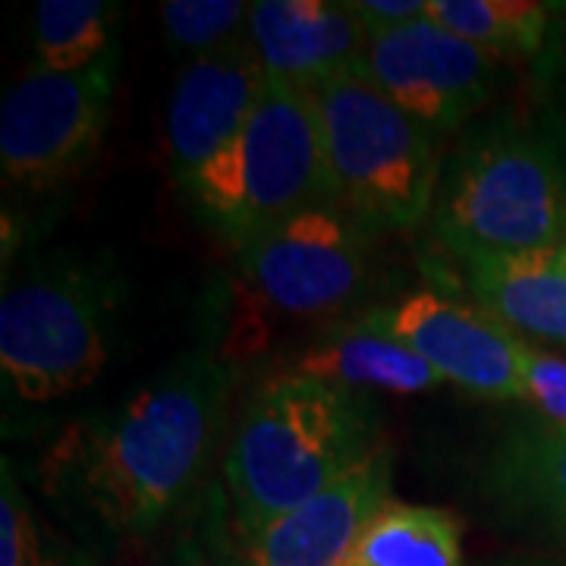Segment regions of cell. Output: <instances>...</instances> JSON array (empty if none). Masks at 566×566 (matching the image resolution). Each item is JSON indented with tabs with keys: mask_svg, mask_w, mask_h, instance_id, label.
Segmentation results:
<instances>
[{
	"mask_svg": "<svg viewBox=\"0 0 566 566\" xmlns=\"http://www.w3.org/2000/svg\"><path fill=\"white\" fill-rule=\"evenodd\" d=\"M120 10L104 0H41L35 7V57L54 73H80L117 57Z\"/></svg>",
	"mask_w": 566,
	"mask_h": 566,
	"instance_id": "obj_19",
	"label": "cell"
},
{
	"mask_svg": "<svg viewBox=\"0 0 566 566\" xmlns=\"http://www.w3.org/2000/svg\"><path fill=\"white\" fill-rule=\"evenodd\" d=\"M365 318L419 353L444 381L485 400H523L528 344L482 305L434 290L368 308Z\"/></svg>",
	"mask_w": 566,
	"mask_h": 566,
	"instance_id": "obj_10",
	"label": "cell"
},
{
	"mask_svg": "<svg viewBox=\"0 0 566 566\" xmlns=\"http://www.w3.org/2000/svg\"><path fill=\"white\" fill-rule=\"evenodd\" d=\"M378 447L371 397L286 371L243 406L223 457V479L243 538L337 482Z\"/></svg>",
	"mask_w": 566,
	"mask_h": 566,
	"instance_id": "obj_2",
	"label": "cell"
},
{
	"mask_svg": "<svg viewBox=\"0 0 566 566\" xmlns=\"http://www.w3.org/2000/svg\"><path fill=\"white\" fill-rule=\"evenodd\" d=\"M506 566H532V564H506Z\"/></svg>",
	"mask_w": 566,
	"mask_h": 566,
	"instance_id": "obj_26",
	"label": "cell"
},
{
	"mask_svg": "<svg viewBox=\"0 0 566 566\" xmlns=\"http://www.w3.org/2000/svg\"><path fill=\"white\" fill-rule=\"evenodd\" d=\"M488 491L513 520L566 545V424H516L491 453Z\"/></svg>",
	"mask_w": 566,
	"mask_h": 566,
	"instance_id": "obj_15",
	"label": "cell"
},
{
	"mask_svg": "<svg viewBox=\"0 0 566 566\" xmlns=\"http://www.w3.org/2000/svg\"><path fill=\"white\" fill-rule=\"evenodd\" d=\"M296 371L365 397L371 394L412 397V394H428L431 387L444 381L419 353H412L397 337L375 327L365 315L327 327L300 356Z\"/></svg>",
	"mask_w": 566,
	"mask_h": 566,
	"instance_id": "obj_16",
	"label": "cell"
},
{
	"mask_svg": "<svg viewBox=\"0 0 566 566\" xmlns=\"http://www.w3.org/2000/svg\"><path fill=\"white\" fill-rule=\"evenodd\" d=\"M349 7L368 35L390 32V29H400L428 17V0H353Z\"/></svg>",
	"mask_w": 566,
	"mask_h": 566,
	"instance_id": "obj_24",
	"label": "cell"
},
{
	"mask_svg": "<svg viewBox=\"0 0 566 566\" xmlns=\"http://www.w3.org/2000/svg\"><path fill=\"white\" fill-rule=\"evenodd\" d=\"M349 566H463V528L450 510L390 497Z\"/></svg>",
	"mask_w": 566,
	"mask_h": 566,
	"instance_id": "obj_17",
	"label": "cell"
},
{
	"mask_svg": "<svg viewBox=\"0 0 566 566\" xmlns=\"http://www.w3.org/2000/svg\"><path fill=\"white\" fill-rule=\"evenodd\" d=\"M564 7L535 0H428V17L488 54H526L545 48Z\"/></svg>",
	"mask_w": 566,
	"mask_h": 566,
	"instance_id": "obj_18",
	"label": "cell"
},
{
	"mask_svg": "<svg viewBox=\"0 0 566 566\" xmlns=\"http://www.w3.org/2000/svg\"><path fill=\"white\" fill-rule=\"evenodd\" d=\"M331 177L368 230H409L434 208L441 164L434 136L353 66L312 85Z\"/></svg>",
	"mask_w": 566,
	"mask_h": 566,
	"instance_id": "obj_5",
	"label": "cell"
},
{
	"mask_svg": "<svg viewBox=\"0 0 566 566\" xmlns=\"http://www.w3.org/2000/svg\"><path fill=\"white\" fill-rule=\"evenodd\" d=\"M117 88V57L80 73L32 66L0 107V170L7 182L44 192L95 161Z\"/></svg>",
	"mask_w": 566,
	"mask_h": 566,
	"instance_id": "obj_7",
	"label": "cell"
},
{
	"mask_svg": "<svg viewBox=\"0 0 566 566\" xmlns=\"http://www.w3.org/2000/svg\"><path fill=\"white\" fill-rule=\"evenodd\" d=\"M523 400L538 412L542 422L566 424V359L528 346Z\"/></svg>",
	"mask_w": 566,
	"mask_h": 566,
	"instance_id": "obj_23",
	"label": "cell"
},
{
	"mask_svg": "<svg viewBox=\"0 0 566 566\" xmlns=\"http://www.w3.org/2000/svg\"><path fill=\"white\" fill-rule=\"evenodd\" d=\"M340 202L312 88L264 82L252 117L208 170L189 205L237 249L315 205Z\"/></svg>",
	"mask_w": 566,
	"mask_h": 566,
	"instance_id": "obj_4",
	"label": "cell"
},
{
	"mask_svg": "<svg viewBox=\"0 0 566 566\" xmlns=\"http://www.w3.org/2000/svg\"><path fill=\"white\" fill-rule=\"evenodd\" d=\"M557 252H560V255H564V262H566V240L560 245H557Z\"/></svg>",
	"mask_w": 566,
	"mask_h": 566,
	"instance_id": "obj_25",
	"label": "cell"
},
{
	"mask_svg": "<svg viewBox=\"0 0 566 566\" xmlns=\"http://www.w3.org/2000/svg\"><path fill=\"white\" fill-rule=\"evenodd\" d=\"M240 271L277 312L334 315L363 293L368 227L344 205H315L237 249Z\"/></svg>",
	"mask_w": 566,
	"mask_h": 566,
	"instance_id": "obj_8",
	"label": "cell"
},
{
	"mask_svg": "<svg viewBox=\"0 0 566 566\" xmlns=\"http://www.w3.org/2000/svg\"><path fill=\"white\" fill-rule=\"evenodd\" d=\"M245 35L271 80L305 88L359 66L368 44L353 7L334 0H259Z\"/></svg>",
	"mask_w": 566,
	"mask_h": 566,
	"instance_id": "obj_13",
	"label": "cell"
},
{
	"mask_svg": "<svg viewBox=\"0 0 566 566\" xmlns=\"http://www.w3.org/2000/svg\"><path fill=\"white\" fill-rule=\"evenodd\" d=\"M0 566H70L44 535L7 460L0 469Z\"/></svg>",
	"mask_w": 566,
	"mask_h": 566,
	"instance_id": "obj_22",
	"label": "cell"
},
{
	"mask_svg": "<svg viewBox=\"0 0 566 566\" xmlns=\"http://www.w3.org/2000/svg\"><path fill=\"white\" fill-rule=\"evenodd\" d=\"M465 286L523 340L566 349V262L557 249L465 259Z\"/></svg>",
	"mask_w": 566,
	"mask_h": 566,
	"instance_id": "obj_14",
	"label": "cell"
},
{
	"mask_svg": "<svg viewBox=\"0 0 566 566\" xmlns=\"http://www.w3.org/2000/svg\"><path fill=\"white\" fill-rule=\"evenodd\" d=\"M434 230L460 259L557 249L566 240V170L532 123L497 117L450 151Z\"/></svg>",
	"mask_w": 566,
	"mask_h": 566,
	"instance_id": "obj_3",
	"label": "cell"
},
{
	"mask_svg": "<svg viewBox=\"0 0 566 566\" xmlns=\"http://www.w3.org/2000/svg\"><path fill=\"white\" fill-rule=\"evenodd\" d=\"M532 129L547 142L566 170V13L554 22L545 48L528 66Z\"/></svg>",
	"mask_w": 566,
	"mask_h": 566,
	"instance_id": "obj_21",
	"label": "cell"
},
{
	"mask_svg": "<svg viewBox=\"0 0 566 566\" xmlns=\"http://www.w3.org/2000/svg\"><path fill=\"white\" fill-rule=\"evenodd\" d=\"M394 457L378 444L337 482L245 538L249 566H349L365 528L390 501Z\"/></svg>",
	"mask_w": 566,
	"mask_h": 566,
	"instance_id": "obj_12",
	"label": "cell"
},
{
	"mask_svg": "<svg viewBox=\"0 0 566 566\" xmlns=\"http://www.w3.org/2000/svg\"><path fill=\"white\" fill-rule=\"evenodd\" d=\"M230 381L214 349L180 353L123 403L63 431L41 460L44 494L107 535L161 528L214 463Z\"/></svg>",
	"mask_w": 566,
	"mask_h": 566,
	"instance_id": "obj_1",
	"label": "cell"
},
{
	"mask_svg": "<svg viewBox=\"0 0 566 566\" xmlns=\"http://www.w3.org/2000/svg\"><path fill=\"white\" fill-rule=\"evenodd\" d=\"M365 73L438 139L460 129L497 92L501 57L431 17L368 35Z\"/></svg>",
	"mask_w": 566,
	"mask_h": 566,
	"instance_id": "obj_9",
	"label": "cell"
},
{
	"mask_svg": "<svg viewBox=\"0 0 566 566\" xmlns=\"http://www.w3.org/2000/svg\"><path fill=\"white\" fill-rule=\"evenodd\" d=\"M249 17L252 3L243 0H167L161 7L164 35L182 54H189V61L243 39Z\"/></svg>",
	"mask_w": 566,
	"mask_h": 566,
	"instance_id": "obj_20",
	"label": "cell"
},
{
	"mask_svg": "<svg viewBox=\"0 0 566 566\" xmlns=\"http://www.w3.org/2000/svg\"><path fill=\"white\" fill-rule=\"evenodd\" d=\"M117 286L88 264H44L0 303V375L17 403L54 406L98 381L111 359Z\"/></svg>",
	"mask_w": 566,
	"mask_h": 566,
	"instance_id": "obj_6",
	"label": "cell"
},
{
	"mask_svg": "<svg viewBox=\"0 0 566 566\" xmlns=\"http://www.w3.org/2000/svg\"><path fill=\"white\" fill-rule=\"evenodd\" d=\"M268 82L249 35L214 54L192 57L170 88L164 136L170 174L192 199L202 177L240 139Z\"/></svg>",
	"mask_w": 566,
	"mask_h": 566,
	"instance_id": "obj_11",
	"label": "cell"
}]
</instances>
